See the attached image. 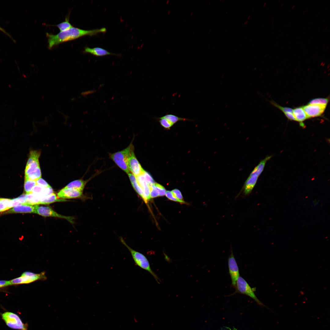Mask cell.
Returning a JSON list of instances; mask_svg holds the SVG:
<instances>
[{
    "instance_id": "9f6ffc18",
    "label": "cell",
    "mask_w": 330,
    "mask_h": 330,
    "mask_svg": "<svg viewBox=\"0 0 330 330\" xmlns=\"http://www.w3.org/2000/svg\"><path fill=\"white\" fill-rule=\"evenodd\" d=\"M156 29H155L154 30V32H155V31H156Z\"/></svg>"
},
{
    "instance_id": "74e56055",
    "label": "cell",
    "mask_w": 330,
    "mask_h": 330,
    "mask_svg": "<svg viewBox=\"0 0 330 330\" xmlns=\"http://www.w3.org/2000/svg\"><path fill=\"white\" fill-rule=\"evenodd\" d=\"M219 330H232L230 328L226 326H224L220 328ZM235 330V329L234 330Z\"/></svg>"
},
{
    "instance_id": "c3c4849f",
    "label": "cell",
    "mask_w": 330,
    "mask_h": 330,
    "mask_svg": "<svg viewBox=\"0 0 330 330\" xmlns=\"http://www.w3.org/2000/svg\"><path fill=\"white\" fill-rule=\"evenodd\" d=\"M306 11H304L303 12V14H304V13H305V12H306Z\"/></svg>"
},
{
    "instance_id": "4fadbf2b",
    "label": "cell",
    "mask_w": 330,
    "mask_h": 330,
    "mask_svg": "<svg viewBox=\"0 0 330 330\" xmlns=\"http://www.w3.org/2000/svg\"><path fill=\"white\" fill-rule=\"evenodd\" d=\"M35 205H32L26 204L17 205L10 209L6 213H34Z\"/></svg>"
},
{
    "instance_id": "11a10c76",
    "label": "cell",
    "mask_w": 330,
    "mask_h": 330,
    "mask_svg": "<svg viewBox=\"0 0 330 330\" xmlns=\"http://www.w3.org/2000/svg\"><path fill=\"white\" fill-rule=\"evenodd\" d=\"M274 22V21H273V22H272V24H273Z\"/></svg>"
},
{
    "instance_id": "8992f818",
    "label": "cell",
    "mask_w": 330,
    "mask_h": 330,
    "mask_svg": "<svg viewBox=\"0 0 330 330\" xmlns=\"http://www.w3.org/2000/svg\"><path fill=\"white\" fill-rule=\"evenodd\" d=\"M46 279L45 273L43 272L39 273L26 271L21 276L10 280L11 285L21 284H29L37 280H45Z\"/></svg>"
},
{
    "instance_id": "83f0119b",
    "label": "cell",
    "mask_w": 330,
    "mask_h": 330,
    "mask_svg": "<svg viewBox=\"0 0 330 330\" xmlns=\"http://www.w3.org/2000/svg\"><path fill=\"white\" fill-rule=\"evenodd\" d=\"M161 126L164 128L169 129L174 125L165 118L160 117L158 118Z\"/></svg>"
},
{
    "instance_id": "f907efd6",
    "label": "cell",
    "mask_w": 330,
    "mask_h": 330,
    "mask_svg": "<svg viewBox=\"0 0 330 330\" xmlns=\"http://www.w3.org/2000/svg\"><path fill=\"white\" fill-rule=\"evenodd\" d=\"M327 27H326V28H324V30H326V29H327Z\"/></svg>"
},
{
    "instance_id": "f6af8a7d",
    "label": "cell",
    "mask_w": 330,
    "mask_h": 330,
    "mask_svg": "<svg viewBox=\"0 0 330 330\" xmlns=\"http://www.w3.org/2000/svg\"><path fill=\"white\" fill-rule=\"evenodd\" d=\"M266 3L265 2L264 3V4H263V6H265L266 5Z\"/></svg>"
},
{
    "instance_id": "7dc6e473",
    "label": "cell",
    "mask_w": 330,
    "mask_h": 330,
    "mask_svg": "<svg viewBox=\"0 0 330 330\" xmlns=\"http://www.w3.org/2000/svg\"><path fill=\"white\" fill-rule=\"evenodd\" d=\"M283 5H284V3H282V4H281V6H283Z\"/></svg>"
},
{
    "instance_id": "8d00e7d4",
    "label": "cell",
    "mask_w": 330,
    "mask_h": 330,
    "mask_svg": "<svg viewBox=\"0 0 330 330\" xmlns=\"http://www.w3.org/2000/svg\"><path fill=\"white\" fill-rule=\"evenodd\" d=\"M284 115L286 116V117L289 119L291 120L296 121L293 112H287L284 113Z\"/></svg>"
},
{
    "instance_id": "91938a15",
    "label": "cell",
    "mask_w": 330,
    "mask_h": 330,
    "mask_svg": "<svg viewBox=\"0 0 330 330\" xmlns=\"http://www.w3.org/2000/svg\"><path fill=\"white\" fill-rule=\"evenodd\" d=\"M267 56V55L266 54V55H265V57H266Z\"/></svg>"
},
{
    "instance_id": "9c48e42d",
    "label": "cell",
    "mask_w": 330,
    "mask_h": 330,
    "mask_svg": "<svg viewBox=\"0 0 330 330\" xmlns=\"http://www.w3.org/2000/svg\"><path fill=\"white\" fill-rule=\"evenodd\" d=\"M34 213L44 217H54L65 219L71 223H73L74 218L58 214L48 207L36 205Z\"/></svg>"
},
{
    "instance_id": "4dcf8cb0",
    "label": "cell",
    "mask_w": 330,
    "mask_h": 330,
    "mask_svg": "<svg viewBox=\"0 0 330 330\" xmlns=\"http://www.w3.org/2000/svg\"><path fill=\"white\" fill-rule=\"evenodd\" d=\"M171 192L173 196L178 200H179L181 203H185L184 201L182 195L180 191L178 189H175L173 190Z\"/></svg>"
},
{
    "instance_id": "ac0fdd59",
    "label": "cell",
    "mask_w": 330,
    "mask_h": 330,
    "mask_svg": "<svg viewBox=\"0 0 330 330\" xmlns=\"http://www.w3.org/2000/svg\"><path fill=\"white\" fill-rule=\"evenodd\" d=\"M65 200L58 199L56 195L53 193L40 198L39 204H49L55 202L63 201Z\"/></svg>"
},
{
    "instance_id": "44dd1931",
    "label": "cell",
    "mask_w": 330,
    "mask_h": 330,
    "mask_svg": "<svg viewBox=\"0 0 330 330\" xmlns=\"http://www.w3.org/2000/svg\"><path fill=\"white\" fill-rule=\"evenodd\" d=\"M271 157V156H269L262 160L254 168L250 174H255L259 177L263 171L267 161Z\"/></svg>"
},
{
    "instance_id": "b9f144b4",
    "label": "cell",
    "mask_w": 330,
    "mask_h": 330,
    "mask_svg": "<svg viewBox=\"0 0 330 330\" xmlns=\"http://www.w3.org/2000/svg\"><path fill=\"white\" fill-rule=\"evenodd\" d=\"M193 12H192L190 13V15L191 16H192L193 14Z\"/></svg>"
},
{
    "instance_id": "7402d4cb",
    "label": "cell",
    "mask_w": 330,
    "mask_h": 330,
    "mask_svg": "<svg viewBox=\"0 0 330 330\" xmlns=\"http://www.w3.org/2000/svg\"><path fill=\"white\" fill-rule=\"evenodd\" d=\"M26 204L32 205L39 204L40 197L38 195L30 193L26 194Z\"/></svg>"
},
{
    "instance_id": "e0dca14e",
    "label": "cell",
    "mask_w": 330,
    "mask_h": 330,
    "mask_svg": "<svg viewBox=\"0 0 330 330\" xmlns=\"http://www.w3.org/2000/svg\"><path fill=\"white\" fill-rule=\"evenodd\" d=\"M132 185L135 191L141 197L143 198V193L142 190L138 184L136 177L130 172L127 174Z\"/></svg>"
},
{
    "instance_id": "603a6c76",
    "label": "cell",
    "mask_w": 330,
    "mask_h": 330,
    "mask_svg": "<svg viewBox=\"0 0 330 330\" xmlns=\"http://www.w3.org/2000/svg\"><path fill=\"white\" fill-rule=\"evenodd\" d=\"M162 117L167 119L173 124L180 121L191 120L187 118H181L171 114H166Z\"/></svg>"
},
{
    "instance_id": "484cf974",
    "label": "cell",
    "mask_w": 330,
    "mask_h": 330,
    "mask_svg": "<svg viewBox=\"0 0 330 330\" xmlns=\"http://www.w3.org/2000/svg\"><path fill=\"white\" fill-rule=\"evenodd\" d=\"M328 98H318L313 99L310 100L308 104L317 105L327 106L329 101Z\"/></svg>"
},
{
    "instance_id": "60d3db41",
    "label": "cell",
    "mask_w": 330,
    "mask_h": 330,
    "mask_svg": "<svg viewBox=\"0 0 330 330\" xmlns=\"http://www.w3.org/2000/svg\"><path fill=\"white\" fill-rule=\"evenodd\" d=\"M169 2L170 1L169 0H167L166 2V4H168Z\"/></svg>"
},
{
    "instance_id": "4316f807",
    "label": "cell",
    "mask_w": 330,
    "mask_h": 330,
    "mask_svg": "<svg viewBox=\"0 0 330 330\" xmlns=\"http://www.w3.org/2000/svg\"><path fill=\"white\" fill-rule=\"evenodd\" d=\"M150 186L157 192L159 196H163L165 195L166 192V189L160 184L155 183Z\"/></svg>"
},
{
    "instance_id": "7bdbcfd3",
    "label": "cell",
    "mask_w": 330,
    "mask_h": 330,
    "mask_svg": "<svg viewBox=\"0 0 330 330\" xmlns=\"http://www.w3.org/2000/svg\"><path fill=\"white\" fill-rule=\"evenodd\" d=\"M295 5H293V6H292V9H293V8H294V7H295Z\"/></svg>"
},
{
    "instance_id": "8fae6325",
    "label": "cell",
    "mask_w": 330,
    "mask_h": 330,
    "mask_svg": "<svg viewBox=\"0 0 330 330\" xmlns=\"http://www.w3.org/2000/svg\"><path fill=\"white\" fill-rule=\"evenodd\" d=\"M128 166L130 173L135 177L141 174L145 171L136 157L134 152L129 158Z\"/></svg>"
},
{
    "instance_id": "d590c367",
    "label": "cell",
    "mask_w": 330,
    "mask_h": 330,
    "mask_svg": "<svg viewBox=\"0 0 330 330\" xmlns=\"http://www.w3.org/2000/svg\"><path fill=\"white\" fill-rule=\"evenodd\" d=\"M11 285L10 280H0V288Z\"/></svg>"
},
{
    "instance_id": "6f0895ef",
    "label": "cell",
    "mask_w": 330,
    "mask_h": 330,
    "mask_svg": "<svg viewBox=\"0 0 330 330\" xmlns=\"http://www.w3.org/2000/svg\"><path fill=\"white\" fill-rule=\"evenodd\" d=\"M211 1H210V2H209V3H208V4H209H209H210V3H211Z\"/></svg>"
},
{
    "instance_id": "db71d44e",
    "label": "cell",
    "mask_w": 330,
    "mask_h": 330,
    "mask_svg": "<svg viewBox=\"0 0 330 330\" xmlns=\"http://www.w3.org/2000/svg\"><path fill=\"white\" fill-rule=\"evenodd\" d=\"M325 45V43H324V44H323V45H322V46H324Z\"/></svg>"
},
{
    "instance_id": "f5cc1de1",
    "label": "cell",
    "mask_w": 330,
    "mask_h": 330,
    "mask_svg": "<svg viewBox=\"0 0 330 330\" xmlns=\"http://www.w3.org/2000/svg\"><path fill=\"white\" fill-rule=\"evenodd\" d=\"M274 18V17L273 16L271 18V20H272Z\"/></svg>"
},
{
    "instance_id": "94428289",
    "label": "cell",
    "mask_w": 330,
    "mask_h": 330,
    "mask_svg": "<svg viewBox=\"0 0 330 330\" xmlns=\"http://www.w3.org/2000/svg\"><path fill=\"white\" fill-rule=\"evenodd\" d=\"M280 0H278V1H280Z\"/></svg>"
},
{
    "instance_id": "f1b7e54d",
    "label": "cell",
    "mask_w": 330,
    "mask_h": 330,
    "mask_svg": "<svg viewBox=\"0 0 330 330\" xmlns=\"http://www.w3.org/2000/svg\"><path fill=\"white\" fill-rule=\"evenodd\" d=\"M10 200L7 198H0V212L8 210V204Z\"/></svg>"
},
{
    "instance_id": "836d02e7",
    "label": "cell",
    "mask_w": 330,
    "mask_h": 330,
    "mask_svg": "<svg viewBox=\"0 0 330 330\" xmlns=\"http://www.w3.org/2000/svg\"><path fill=\"white\" fill-rule=\"evenodd\" d=\"M36 184L43 187H47L50 186L43 179L40 178L36 181Z\"/></svg>"
},
{
    "instance_id": "f35d334b",
    "label": "cell",
    "mask_w": 330,
    "mask_h": 330,
    "mask_svg": "<svg viewBox=\"0 0 330 330\" xmlns=\"http://www.w3.org/2000/svg\"><path fill=\"white\" fill-rule=\"evenodd\" d=\"M170 12H171L170 10H168V12H167V14H168V15H169V14H170Z\"/></svg>"
},
{
    "instance_id": "ba28073f",
    "label": "cell",
    "mask_w": 330,
    "mask_h": 330,
    "mask_svg": "<svg viewBox=\"0 0 330 330\" xmlns=\"http://www.w3.org/2000/svg\"><path fill=\"white\" fill-rule=\"evenodd\" d=\"M228 265L229 273L231 280L232 285L233 288H235L237 280L240 276V273L238 266L232 249L228 258Z\"/></svg>"
},
{
    "instance_id": "7c38bea8",
    "label": "cell",
    "mask_w": 330,
    "mask_h": 330,
    "mask_svg": "<svg viewBox=\"0 0 330 330\" xmlns=\"http://www.w3.org/2000/svg\"><path fill=\"white\" fill-rule=\"evenodd\" d=\"M82 194V191L64 187L57 193V196L62 199H70L80 197Z\"/></svg>"
},
{
    "instance_id": "277c9868",
    "label": "cell",
    "mask_w": 330,
    "mask_h": 330,
    "mask_svg": "<svg viewBox=\"0 0 330 330\" xmlns=\"http://www.w3.org/2000/svg\"><path fill=\"white\" fill-rule=\"evenodd\" d=\"M235 288L236 290L234 294L238 293L246 295L253 299L260 306L266 307L256 297L254 292L255 288H252L246 281L240 276L237 279Z\"/></svg>"
},
{
    "instance_id": "e575fe53",
    "label": "cell",
    "mask_w": 330,
    "mask_h": 330,
    "mask_svg": "<svg viewBox=\"0 0 330 330\" xmlns=\"http://www.w3.org/2000/svg\"><path fill=\"white\" fill-rule=\"evenodd\" d=\"M159 196L157 192L153 189L151 186L150 187V198H154Z\"/></svg>"
},
{
    "instance_id": "d6a6232c",
    "label": "cell",
    "mask_w": 330,
    "mask_h": 330,
    "mask_svg": "<svg viewBox=\"0 0 330 330\" xmlns=\"http://www.w3.org/2000/svg\"><path fill=\"white\" fill-rule=\"evenodd\" d=\"M166 196L170 200L180 202L181 203V201L176 199L173 195L172 192L171 191H167L165 194Z\"/></svg>"
},
{
    "instance_id": "816d5d0a",
    "label": "cell",
    "mask_w": 330,
    "mask_h": 330,
    "mask_svg": "<svg viewBox=\"0 0 330 330\" xmlns=\"http://www.w3.org/2000/svg\"><path fill=\"white\" fill-rule=\"evenodd\" d=\"M211 31V29H210L209 30V32H210V31Z\"/></svg>"
},
{
    "instance_id": "3957f363",
    "label": "cell",
    "mask_w": 330,
    "mask_h": 330,
    "mask_svg": "<svg viewBox=\"0 0 330 330\" xmlns=\"http://www.w3.org/2000/svg\"><path fill=\"white\" fill-rule=\"evenodd\" d=\"M134 150V146L131 143L124 149L110 153L109 156L119 168L128 174L130 172L128 166L129 159Z\"/></svg>"
},
{
    "instance_id": "cb8c5ba5",
    "label": "cell",
    "mask_w": 330,
    "mask_h": 330,
    "mask_svg": "<svg viewBox=\"0 0 330 330\" xmlns=\"http://www.w3.org/2000/svg\"><path fill=\"white\" fill-rule=\"evenodd\" d=\"M36 184V181L25 178L24 189L26 194L30 193L33 188Z\"/></svg>"
},
{
    "instance_id": "d6986e66",
    "label": "cell",
    "mask_w": 330,
    "mask_h": 330,
    "mask_svg": "<svg viewBox=\"0 0 330 330\" xmlns=\"http://www.w3.org/2000/svg\"><path fill=\"white\" fill-rule=\"evenodd\" d=\"M86 183V181L82 180H76L69 183L64 188L74 189L82 191Z\"/></svg>"
},
{
    "instance_id": "ee69618b",
    "label": "cell",
    "mask_w": 330,
    "mask_h": 330,
    "mask_svg": "<svg viewBox=\"0 0 330 330\" xmlns=\"http://www.w3.org/2000/svg\"><path fill=\"white\" fill-rule=\"evenodd\" d=\"M170 50H167V52H168V53H170Z\"/></svg>"
},
{
    "instance_id": "f546056e",
    "label": "cell",
    "mask_w": 330,
    "mask_h": 330,
    "mask_svg": "<svg viewBox=\"0 0 330 330\" xmlns=\"http://www.w3.org/2000/svg\"><path fill=\"white\" fill-rule=\"evenodd\" d=\"M271 103L273 105L281 110L284 113L287 112H293V109L291 108L281 106L273 101H272Z\"/></svg>"
},
{
    "instance_id": "1f68e13d",
    "label": "cell",
    "mask_w": 330,
    "mask_h": 330,
    "mask_svg": "<svg viewBox=\"0 0 330 330\" xmlns=\"http://www.w3.org/2000/svg\"><path fill=\"white\" fill-rule=\"evenodd\" d=\"M143 174L146 182L150 187L155 183L152 176L148 172L145 171Z\"/></svg>"
},
{
    "instance_id": "5bb4252c",
    "label": "cell",
    "mask_w": 330,
    "mask_h": 330,
    "mask_svg": "<svg viewBox=\"0 0 330 330\" xmlns=\"http://www.w3.org/2000/svg\"><path fill=\"white\" fill-rule=\"evenodd\" d=\"M84 52L85 53H89L97 57H103L108 55L120 56L119 54L112 53L104 49L99 47L90 48L86 47H85Z\"/></svg>"
},
{
    "instance_id": "30bf717a",
    "label": "cell",
    "mask_w": 330,
    "mask_h": 330,
    "mask_svg": "<svg viewBox=\"0 0 330 330\" xmlns=\"http://www.w3.org/2000/svg\"><path fill=\"white\" fill-rule=\"evenodd\" d=\"M326 107L324 105L308 104L304 106L302 108L309 118L321 116L324 112Z\"/></svg>"
},
{
    "instance_id": "bcb514c9",
    "label": "cell",
    "mask_w": 330,
    "mask_h": 330,
    "mask_svg": "<svg viewBox=\"0 0 330 330\" xmlns=\"http://www.w3.org/2000/svg\"><path fill=\"white\" fill-rule=\"evenodd\" d=\"M329 47L328 46L326 48V49L327 50H328L329 49Z\"/></svg>"
},
{
    "instance_id": "ab89813d",
    "label": "cell",
    "mask_w": 330,
    "mask_h": 330,
    "mask_svg": "<svg viewBox=\"0 0 330 330\" xmlns=\"http://www.w3.org/2000/svg\"><path fill=\"white\" fill-rule=\"evenodd\" d=\"M248 20H247V21H245V22H244V24H247V23H248Z\"/></svg>"
},
{
    "instance_id": "9a60e30c",
    "label": "cell",
    "mask_w": 330,
    "mask_h": 330,
    "mask_svg": "<svg viewBox=\"0 0 330 330\" xmlns=\"http://www.w3.org/2000/svg\"><path fill=\"white\" fill-rule=\"evenodd\" d=\"M259 177L255 174H250L244 186V192L246 195L249 194L255 185Z\"/></svg>"
},
{
    "instance_id": "d4e9b609",
    "label": "cell",
    "mask_w": 330,
    "mask_h": 330,
    "mask_svg": "<svg viewBox=\"0 0 330 330\" xmlns=\"http://www.w3.org/2000/svg\"><path fill=\"white\" fill-rule=\"evenodd\" d=\"M69 16L66 17L64 21L55 25L59 28L61 31H66L73 27L69 22Z\"/></svg>"
},
{
    "instance_id": "7a4b0ae2",
    "label": "cell",
    "mask_w": 330,
    "mask_h": 330,
    "mask_svg": "<svg viewBox=\"0 0 330 330\" xmlns=\"http://www.w3.org/2000/svg\"><path fill=\"white\" fill-rule=\"evenodd\" d=\"M121 243L128 249L132 256L135 264L137 266L149 273L154 277L158 283L160 280L157 276L152 270L149 261L146 257L143 254L136 251L130 247L125 242L122 237H120Z\"/></svg>"
},
{
    "instance_id": "ffe728a7",
    "label": "cell",
    "mask_w": 330,
    "mask_h": 330,
    "mask_svg": "<svg viewBox=\"0 0 330 330\" xmlns=\"http://www.w3.org/2000/svg\"><path fill=\"white\" fill-rule=\"evenodd\" d=\"M26 204V194H24L20 196L13 199H10L8 205V210L17 205Z\"/></svg>"
},
{
    "instance_id": "2e32d148",
    "label": "cell",
    "mask_w": 330,
    "mask_h": 330,
    "mask_svg": "<svg viewBox=\"0 0 330 330\" xmlns=\"http://www.w3.org/2000/svg\"><path fill=\"white\" fill-rule=\"evenodd\" d=\"M293 113L296 121L299 123L301 126L303 127V122L308 118L302 107L295 108L293 109Z\"/></svg>"
},
{
    "instance_id": "6da1fadb",
    "label": "cell",
    "mask_w": 330,
    "mask_h": 330,
    "mask_svg": "<svg viewBox=\"0 0 330 330\" xmlns=\"http://www.w3.org/2000/svg\"><path fill=\"white\" fill-rule=\"evenodd\" d=\"M105 28L91 30H85L72 27L63 31H61L56 35L46 34L48 38L49 49L63 42L71 41L86 35L93 36L100 33L106 32Z\"/></svg>"
},
{
    "instance_id": "681fc988",
    "label": "cell",
    "mask_w": 330,
    "mask_h": 330,
    "mask_svg": "<svg viewBox=\"0 0 330 330\" xmlns=\"http://www.w3.org/2000/svg\"><path fill=\"white\" fill-rule=\"evenodd\" d=\"M250 16H248V19H249V18H250Z\"/></svg>"
},
{
    "instance_id": "52a82bcc",
    "label": "cell",
    "mask_w": 330,
    "mask_h": 330,
    "mask_svg": "<svg viewBox=\"0 0 330 330\" xmlns=\"http://www.w3.org/2000/svg\"><path fill=\"white\" fill-rule=\"evenodd\" d=\"M40 154V152L37 150L30 152L25 170V175L40 170L39 161Z\"/></svg>"
},
{
    "instance_id": "680465c9",
    "label": "cell",
    "mask_w": 330,
    "mask_h": 330,
    "mask_svg": "<svg viewBox=\"0 0 330 330\" xmlns=\"http://www.w3.org/2000/svg\"><path fill=\"white\" fill-rule=\"evenodd\" d=\"M194 34V32H193V33H192V34L193 35Z\"/></svg>"
},
{
    "instance_id": "5b68a950",
    "label": "cell",
    "mask_w": 330,
    "mask_h": 330,
    "mask_svg": "<svg viewBox=\"0 0 330 330\" xmlns=\"http://www.w3.org/2000/svg\"><path fill=\"white\" fill-rule=\"evenodd\" d=\"M2 318L9 328L15 329L27 330L28 325L24 323L17 314L11 312H6L1 314Z\"/></svg>"
}]
</instances>
